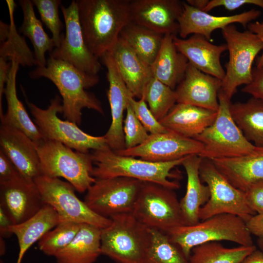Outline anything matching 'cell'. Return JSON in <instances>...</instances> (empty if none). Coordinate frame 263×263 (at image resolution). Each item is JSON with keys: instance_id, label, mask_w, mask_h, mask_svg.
I'll use <instances>...</instances> for the list:
<instances>
[{"instance_id": "2", "label": "cell", "mask_w": 263, "mask_h": 263, "mask_svg": "<svg viewBox=\"0 0 263 263\" xmlns=\"http://www.w3.org/2000/svg\"><path fill=\"white\" fill-rule=\"evenodd\" d=\"M32 78L45 77L51 81L62 97L63 116L78 125L82 110L88 108L103 113L101 102L86 89L99 81V76H86L68 62L50 56L45 67H37L29 73Z\"/></svg>"}, {"instance_id": "43", "label": "cell", "mask_w": 263, "mask_h": 263, "mask_svg": "<svg viewBox=\"0 0 263 263\" xmlns=\"http://www.w3.org/2000/svg\"><path fill=\"white\" fill-rule=\"evenodd\" d=\"M249 4L255 5L263 9V0H209L203 11L208 12L218 6H223L228 11H233Z\"/></svg>"}, {"instance_id": "19", "label": "cell", "mask_w": 263, "mask_h": 263, "mask_svg": "<svg viewBox=\"0 0 263 263\" xmlns=\"http://www.w3.org/2000/svg\"><path fill=\"white\" fill-rule=\"evenodd\" d=\"M261 14L260 11L253 8L234 15L216 16L196 9L184 1L183 12L178 20V34L180 38L184 39L190 34H199L209 40L214 31L222 30L235 23L241 24L246 28Z\"/></svg>"}, {"instance_id": "9", "label": "cell", "mask_w": 263, "mask_h": 263, "mask_svg": "<svg viewBox=\"0 0 263 263\" xmlns=\"http://www.w3.org/2000/svg\"><path fill=\"white\" fill-rule=\"evenodd\" d=\"M174 190L143 182L132 214L147 227L166 234L185 225L180 201Z\"/></svg>"}, {"instance_id": "32", "label": "cell", "mask_w": 263, "mask_h": 263, "mask_svg": "<svg viewBox=\"0 0 263 263\" xmlns=\"http://www.w3.org/2000/svg\"><path fill=\"white\" fill-rule=\"evenodd\" d=\"M230 112L246 139L263 147V101L252 97L244 102L231 103Z\"/></svg>"}, {"instance_id": "5", "label": "cell", "mask_w": 263, "mask_h": 263, "mask_svg": "<svg viewBox=\"0 0 263 263\" xmlns=\"http://www.w3.org/2000/svg\"><path fill=\"white\" fill-rule=\"evenodd\" d=\"M35 145L41 175L63 178L79 192L87 191L96 181L92 176L91 153L78 151L60 142L45 139Z\"/></svg>"}, {"instance_id": "31", "label": "cell", "mask_w": 263, "mask_h": 263, "mask_svg": "<svg viewBox=\"0 0 263 263\" xmlns=\"http://www.w3.org/2000/svg\"><path fill=\"white\" fill-rule=\"evenodd\" d=\"M10 24L0 22V57L15 60L23 66L37 65L34 54L28 47L24 38L18 33L14 22V12L16 4L13 0H6Z\"/></svg>"}, {"instance_id": "33", "label": "cell", "mask_w": 263, "mask_h": 263, "mask_svg": "<svg viewBox=\"0 0 263 263\" xmlns=\"http://www.w3.org/2000/svg\"><path fill=\"white\" fill-rule=\"evenodd\" d=\"M164 36L130 20L122 29L119 38L150 67L160 50Z\"/></svg>"}, {"instance_id": "3", "label": "cell", "mask_w": 263, "mask_h": 263, "mask_svg": "<svg viewBox=\"0 0 263 263\" xmlns=\"http://www.w3.org/2000/svg\"><path fill=\"white\" fill-rule=\"evenodd\" d=\"M91 153L95 179L124 177L159 184L175 190L180 188L172 170L181 165L185 158L166 162H153L116 153L110 147L94 150Z\"/></svg>"}, {"instance_id": "50", "label": "cell", "mask_w": 263, "mask_h": 263, "mask_svg": "<svg viewBox=\"0 0 263 263\" xmlns=\"http://www.w3.org/2000/svg\"><path fill=\"white\" fill-rule=\"evenodd\" d=\"M240 263H263V252L256 249Z\"/></svg>"}, {"instance_id": "12", "label": "cell", "mask_w": 263, "mask_h": 263, "mask_svg": "<svg viewBox=\"0 0 263 263\" xmlns=\"http://www.w3.org/2000/svg\"><path fill=\"white\" fill-rule=\"evenodd\" d=\"M199 174L210 191L208 201L200 209V220L227 213L238 216L246 222L256 214L248 206L245 192L229 183L211 160L202 159Z\"/></svg>"}, {"instance_id": "15", "label": "cell", "mask_w": 263, "mask_h": 263, "mask_svg": "<svg viewBox=\"0 0 263 263\" xmlns=\"http://www.w3.org/2000/svg\"><path fill=\"white\" fill-rule=\"evenodd\" d=\"M203 149V145L199 141L169 131L150 134L148 138L139 146L114 151L121 155L137 157L148 161L166 162L190 155H199Z\"/></svg>"}, {"instance_id": "6", "label": "cell", "mask_w": 263, "mask_h": 263, "mask_svg": "<svg viewBox=\"0 0 263 263\" xmlns=\"http://www.w3.org/2000/svg\"><path fill=\"white\" fill-rule=\"evenodd\" d=\"M101 229V252L115 263H143L150 242V228L132 213L111 217Z\"/></svg>"}, {"instance_id": "21", "label": "cell", "mask_w": 263, "mask_h": 263, "mask_svg": "<svg viewBox=\"0 0 263 263\" xmlns=\"http://www.w3.org/2000/svg\"><path fill=\"white\" fill-rule=\"evenodd\" d=\"M0 148L6 153L20 174L34 180L41 175L40 163L35 145L19 130L0 124Z\"/></svg>"}, {"instance_id": "14", "label": "cell", "mask_w": 263, "mask_h": 263, "mask_svg": "<svg viewBox=\"0 0 263 263\" xmlns=\"http://www.w3.org/2000/svg\"><path fill=\"white\" fill-rule=\"evenodd\" d=\"M61 10L65 34L60 45L50 53V56L68 62L86 76H98L101 69L99 58L91 53L85 42L76 1L73 0L67 7L61 5Z\"/></svg>"}, {"instance_id": "36", "label": "cell", "mask_w": 263, "mask_h": 263, "mask_svg": "<svg viewBox=\"0 0 263 263\" xmlns=\"http://www.w3.org/2000/svg\"><path fill=\"white\" fill-rule=\"evenodd\" d=\"M150 239L143 263H189L180 248L169 236L150 228Z\"/></svg>"}, {"instance_id": "22", "label": "cell", "mask_w": 263, "mask_h": 263, "mask_svg": "<svg viewBox=\"0 0 263 263\" xmlns=\"http://www.w3.org/2000/svg\"><path fill=\"white\" fill-rule=\"evenodd\" d=\"M177 50L188 59L189 63L201 72L223 80L225 71L220 62L221 55L227 50L226 43L216 45L205 37L193 34L187 38L174 37Z\"/></svg>"}, {"instance_id": "4", "label": "cell", "mask_w": 263, "mask_h": 263, "mask_svg": "<svg viewBox=\"0 0 263 263\" xmlns=\"http://www.w3.org/2000/svg\"><path fill=\"white\" fill-rule=\"evenodd\" d=\"M167 234L188 259L194 247L206 243L227 241L240 245H254L245 221L227 213L212 216L193 225L178 226Z\"/></svg>"}, {"instance_id": "18", "label": "cell", "mask_w": 263, "mask_h": 263, "mask_svg": "<svg viewBox=\"0 0 263 263\" xmlns=\"http://www.w3.org/2000/svg\"><path fill=\"white\" fill-rule=\"evenodd\" d=\"M107 69L109 84L108 98L110 106L112 122L104 135L108 146L113 151L125 149L123 132L124 113L132 96L123 80L115 61L109 52L101 57Z\"/></svg>"}, {"instance_id": "42", "label": "cell", "mask_w": 263, "mask_h": 263, "mask_svg": "<svg viewBox=\"0 0 263 263\" xmlns=\"http://www.w3.org/2000/svg\"><path fill=\"white\" fill-rule=\"evenodd\" d=\"M244 192L250 208L256 214H263V180L252 184Z\"/></svg>"}, {"instance_id": "44", "label": "cell", "mask_w": 263, "mask_h": 263, "mask_svg": "<svg viewBox=\"0 0 263 263\" xmlns=\"http://www.w3.org/2000/svg\"><path fill=\"white\" fill-rule=\"evenodd\" d=\"M241 91L263 101V67L253 68L251 82L244 87Z\"/></svg>"}, {"instance_id": "20", "label": "cell", "mask_w": 263, "mask_h": 263, "mask_svg": "<svg viewBox=\"0 0 263 263\" xmlns=\"http://www.w3.org/2000/svg\"><path fill=\"white\" fill-rule=\"evenodd\" d=\"M222 80L188 63L184 77L175 89L177 102L217 111Z\"/></svg>"}, {"instance_id": "49", "label": "cell", "mask_w": 263, "mask_h": 263, "mask_svg": "<svg viewBox=\"0 0 263 263\" xmlns=\"http://www.w3.org/2000/svg\"><path fill=\"white\" fill-rule=\"evenodd\" d=\"M13 225L9 217L4 211L0 208V237L6 238L10 236L12 233L10 227Z\"/></svg>"}, {"instance_id": "34", "label": "cell", "mask_w": 263, "mask_h": 263, "mask_svg": "<svg viewBox=\"0 0 263 263\" xmlns=\"http://www.w3.org/2000/svg\"><path fill=\"white\" fill-rule=\"evenodd\" d=\"M19 2L23 15L19 31L30 40L38 66L45 67L47 64L45 54L47 51L51 52L56 47L55 42L45 32L41 21L37 18L32 0H20Z\"/></svg>"}, {"instance_id": "48", "label": "cell", "mask_w": 263, "mask_h": 263, "mask_svg": "<svg viewBox=\"0 0 263 263\" xmlns=\"http://www.w3.org/2000/svg\"><path fill=\"white\" fill-rule=\"evenodd\" d=\"M247 28L249 31L258 37L262 43V54L257 59L256 66L258 68L262 67H263V22H252L248 24Z\"/></svg>"}, {"instance_id": "11", "label": "cell", "mask_w": 263, "mask_h": 263, "mask_svg": "<svg viewBox=\"0 0 263 263\" xmlns=\"http://www.w3.org/2000/svg\"><path fill=\"white\" fill-rule=\"evenodd\" d=\"M34 181L43 203L55 210L59 223L89 224L101 229L111 224V218L98 215L80 200L75 193V189L69 182L44 175L37 177Z\"/></svg>"}, {"instance_id": "25", "label": "cell", "mask_w": 263, "mask_h": 263, "mask_svg": "<svg viewBox=\"0 0 263 263\" xmlns=\"http://www.w3.org/2000/svg\"><path fill=\"white\" fill-rule=\"evenodd\" d=\"M109 52L133 97L141 98L147 84L152 77L150 67L119 38Z\"/></svg>"}, {"instance_id": "30", "label": "cell", "mask_w": 263, "mask_h": 263, "mask_svg": "<svg viewBox=\"0 0 263 263\" xmlns=\"http://www.w3.org/2000/svg\"><path fill=\"white\" fill-rule=\"evenodd\" d=\"M101 228L82 224L72 242L55 256L57 263H94L101 252Z\"/></svg>"}, {"instance_id": "51", "label": "cell", "mask_w": 263, "mask_h": 263, "mask_svg": "<svg viewBox=\"0 0 263 263\" xmlns=\"http://www.w3.org/2000/svg\"><path fill=\"white\" fill-rule=\"evenodd\" d=\"M186 2L190 5L203 11L209 2L208 0H187Z\"/></svg>"}, {"instance_id": "23", "label": "cell", "mask_w": 263, "mask_h": 263, "mask_svg": "<svg viewBox=\"0 0 263 263\" xmlns=\"http://www.w3.org/2000/svg\"><path fill=\"white\" fill-rule=\"evenodd\" d=\"M218 171L237 188L245 192L263 180V147L235 157L211 160Z\"/></svg>"}, {"instance_id": "1", "label": "cell", "mask_w": 263, "mask_h": 263, "mask_svg": "<svg viewBox=\"0 0 263 263\" xmlns=\"http://www.w3.org/2000/svg\"><path fill=\"white\" fill-rule=\"evenodd\" d=\"M79 20L85 42L100 58L119 38L130 19V0H77Z\"/></svg>"}, {"instance_id": "26", "label": "cell", "mask_w": 263, "mask_h": 263, "mask_svg": "<svg viewBox=\"0 0 263 263\" xmlns=\"http://www.w3.org/2000/svg\"><path fill=\"white\" fill-rule=\"evenodd\" d=\"M202 158L197 154L185 157L182 165L187 176L186 191L180 201L185 225H191L200 222V209L208 201L210 191L203 184L199 174Z\"/></svg>"}, {"instance_id": "35", "label": "cell", "mask_w": 263, "mask_h": 263, "mask_svg": "<svg viewBox=\"0 0 263 263\" xmlns=\"http://www.w3.org/2000/svg\"><path fill=\"white\" fill-rule=\"evenodd\" d=\"M257 249L255 245L228 248L218 242L204 243L194 247L189 263H240Z\"/></svg>"}, {"instance_id": "46", "label": "cell", "mask_w": 263, "mask_h": 263, "mask_svg": "<svg viewBox=\"0 0 263 263\" xmlns=\"http://www.w3.org/2000/svg\"><path fill=\"white\" fill-rule=\"evenodd\" d=\"M7 59L0 57V117L4 114L2 110V96L11 65V62H7Z\"/></svg>"}, {"instance_id": "27", "label": "cell", "mask_w": 263, "mask_h": 263, "mask_svg": "<svg viewBox=\"0 0 263 263\" xmlns=\"http://www.w3.org/2000/svg\"><path fill=\"white\" fill-rule=\"evenodd\" d=\"M11 65L5 84L4 94L7 102V111L0 117L1 124L14 127L23 132L34 143L43 139L35 123L32 120L22 103L18 97L16 77L19 64L15 60Z\"/></svg>"}, {"instance_id": "53", "label": "cell", "mask_w": 263, "mask_h": 263, "mask_svg": "<svg viewBox=\"0 0 263 263\" xmlns=\"http://www.w3.org/2000/svg\"><path fill=\"white\" fill-rule=\"evenodd\" d=\"M257 243L261 251L263 252V239L259 238Z\"/></svg>"}, {"instance_id": "24", "label": "cell", "mask_w": 263, "mask_h": 263, "mask_svg": "<svg viewBox=\"0 0 263 263\" xmlns=\"http://www.w3.org/2000/svg\"><path fill=\"white\" fill-rule=\"evenodd\" d=\"M217 111L176 103L160 122L169 131L195 139L214 122Z\"/></svg>"}, {"instance_id": "13", "label": "cell", "mask_w": 263, "mask_h": 263, "mask_svg": "<svg viewBox=\"0 0 263 263\" xmlns=\"http://www.w3.org/2000/svg\"><path fill=\"white\" fill-rule=\"evenodd\" d=\"M142 182L124 177L96 179L87 191L84 202L94 212L108 218L132 213Z\"/></svg>"}, {"instance_id": "7", "label": "cell", "mask_w": 263, "mask_h": 263, "mask_svg": "<svg viewBox=\"0 0 263 263\" xmlns=\"http://www.w3.org/2000/svg\"><path fill=\"white\" fill-rule=\"evenodd\" d=\"M219 108L214 122L195 139L203 145L199 155L210 160L240 156L252 152L256 146L248 141L234 120L230 99L221 90Z\"/></svg>"}, {"instance_id": "10", "label": "cell", "mask_w": 263, "mask_h": 263, "mask_svg": "<svg viewBox=\"0 0 263 263\" xmlns=\"http://www.w3.org/2000/svg\"><path fill=\"white\" fill-rule=\"evenodd\" d=\"M229 52L225 76L222 80L221 90L231 99L237 88L247 85L252 80L253 61L263 49L258 37L249 30L239 31L234 24L222 30Z\"/></svg>"}, {"instance_id": "28", "label": "cell", "mask_w": 263, "mask_h": 263, "mask_svg": "<svg viewBox=\"0 0 263 263\" xmlns=\"http://www.w3.org/2000/svg\"><path fill=\"white\" fill-rule=\"evenodd\" d=\"M176 35L164 36L160 50L150 66L152 77L175 90L183 79L188 61L174 42Z\"/></svg>"}, {"instance_id": "29", "label": "cell", "mask_w": 263, "mask_h": 263, "mask_svg": "<svg viewBox=\"0 0 263 263\" xmlns=\"http://www.w3.org/2000/svg\"><path fill=\"white\" fill-rule=\"evenodd\" d=\"M59 223L58 216L51 206L45 205L34 216L26 221L10 227L16 236L19 251L16 263H21L27 251L36 242Z\"/></svg>"}, {"instance_id": "45", "label": "cell", "mask_w": 263, "mask_h": 263, "mask_svg": "<svg viewBox=\"0 0 263 263\" xmlns=\"http://www.w3.org/2000/svg\"><path fill=\"white\" fill-rule=\"evenodd\" d=\"M19 174L6 153L0 148V183L11 180Z\"/></svg>"}, {"instance_id": "16", "label": "cell", "mask_w": 263, "mask_h": 263, "mask_svg": "<svg viewBox=\"0 0 263 263\" xmlns=\"http://www.w3.org/2000/svg\"><path fill=\"white\" fill-rule=\"evenodd\" d=\"M45 205L34 180L19 174L11 180L0 183V208L13 225L30 219Z\"/></svg>"}, {"instance_id": "52", "label": "cell", "mask_w": 263, "mask_h": 263, "mask_svg": "<svg viewBox=\"0 0 263 263\" xmlns=\"http://www.w3.org/2000/svg\"><path fill=\"white\" fill-rule=\"evenodd\" d=\"M0 255H3V254H5V244L4 243V241L3 240V238L1 237H0Z\"/></svg>"}, {"instance_id": "17", "label": "cell", "mask_w": 263, "mask_h": 263, "mask_svg": "<svg viewBox=\"0 0 263 263\" xmlns=\"http://www.w3.org/2000/svg\"><path fill=\"white\" fill-rule=\"evenodd\" d=\"M184 2L179 0H130V19L158 33L177 36Z\"/></svg>"}, {"instance_id": "47", "label": "cell", "mask_w": 263, "mask_h": 263, "mask_svg": "<svg viewBox=\"0 0 263 263\" xmlns=\"http://www.w3.org/2000/svg\"><path fill=\"white\" fill-rule=\"evenodd\" d=\"M245 222L251 235L263 239V214H256Z\"/></svg>"}, {"instance_id": "41", "label": "cell", "mask_w": 263, "mask_h": 263, "mask_svg": "<svg viewBox=\"0 0 263 263\" xmlns=\"http://www.w3.org/2000/svg\"><path fill=\"white\" fill-rule=\"evenodd\" d=\"M129 104L138 120L150 134L169 131L154 116L143 98L136 100L133 97L131 96Z\"/></svg>"}, {"instance_id": "8", "label": "cell", "mask_w": 263, "mask_h": 263, "mask_svg": "<svg viewBox=\"0 0 263 263\" xmlns=\"http://www.w3.org/2000/svg\"><path fill=\"white\" fill-rule=\"evenodd\" d=\"M61 99L57 95L50 101L47 109H42L27 101L43 138L60 142L71 149L81 152H89L109 147L104 136H95L81 130L77 124L68 120H63L57 115L63 113Z\"/></svg>"}, {"instance_id": "39", "label": "cell", "mask_w": 263, "mask_h": 263, "mask_svg": "<svg viewBox=\"0 0 263 263\" xmlns=\"http://www.w3.org/2000/svg\"><path fill=\"white\" fill-rule=\"evenodd\" d=\"M32 2L38 9L41 21L51 31L56 47H58L63 37L61 31L64 25L60 19L58 12L61 1L33 0Z\"/></svg>"}, {"instance_id": "38", "label": "cell", "mask_w": 263, "mask_h": 263, "mask_svg": "<svg viewBox=\"0 0 263 263\" xmlns=\"http://www.w3.org/2000/svg\"><path fill=\"white\" fill-rule=\"evenodd\" d=\"M81 225L72 222H60L38 241L39 249L45 255L55 257L74 239Z\"/></svg>"}, {"instance_id": "40", "label": "cell", "mask_w": 263, "mask_h": 263, "mask_svg": "<svg viewBox=\"0 0 263 263\" xmlns=\"http://www.w3.org/2000/svg\"><path fill=\"white\" fill-rule=\"evenodd\" d=\"M125 149H129L143 143L150 134L136 117L129 103L126 109V115L124 120Z\"/></svg>"}, {"instance_id": "37", "label": "cell", "mask_w": 263, "mask_h": 263, "mask_svg": "<svg viewBox=\"0 0 263 263\" xmlns=\"http://www.w3.org/2000/svg\"><path fill=\"white\" fill-rule=\"evenodd\" d=\"M142 97L147 103L154 116L159 121L177 102L175 90L153 77L147 84Z\"/></svg>"}]
</instances>
